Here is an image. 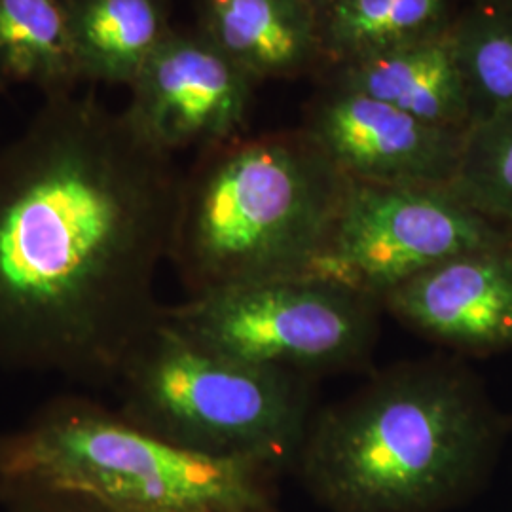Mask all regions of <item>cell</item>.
<instances>
[{
    "instance_id": "8",
    "label": "cell",
    "mask_w": 512,
    "mask_h": 512,
    "mask_svg": "<svg viewBox=\"0 0 512 512\" xmlns=\"http://www.w3.org/2000/svg\"><path fill=\"white\" fill-rule=\"evenodd\" d=\"M260 84L196 27H175L129 84V122L154 147H215L247 133Z\"/></svg>"
},
{
    "instance_id": "15",
    "label": "cell",
    "mask_w": 512,
    "mask_h": 512,
    "mask_svg": "<svg viewBox=\"0 0 512 512\" xmlns=\"http://www.w3.org/2000/svg\"><path fill=\"white\" fill-rule=\"evenodd\" d=\"M78 84L65 0H0V92L33 86L46 99Z\"/></svg>"
},
{
    "instance_id": "11",
    "label": "cell",
    "mask_w": 512,
    "mask_h": 512,
    "mask_svg": "<svg viewBox=\"0 0 512 512\" xmlns=\"http://www.w3.org/2000/svg\"><path fill=\"white\" fill-rule=\"evenodd\" d=\"M321 78L429 126L469 131L475 120L452 29L330 67Z\"/></svg>"
},
{
    "instance_id": "4",
    "label": "cell",
    "mask_w": 512,
    "mask_h": 512,
    "mask_svg": "<svg viewBox=\"0 0 512 512\" xmlns=\"http://www.w3.org/2000/svg\"><path fill=\"white\" fill-rule=\"evenodd\" d=\"M277 469L162 439L82 395L42 404L0 433L4 480L88 495L135 512H274Z\"/></svg>"
},
{
    "instance_id": "6",
    "label": "cell",
    "mask_w": 512,
    "mask_h": 512,
    "mask_svg": "<svg viewBox=\"0 0 512 512\" xmlns=\"http://www.w3.org/2000/svg\"><path fill=\"white\" fill-rule=\"evenodd\" d=\"M382 313L378 300L321 277L186 296L162 311L167 325L202 348L313 380L368 365Z\"/></svg>"
},
{
    "instance_id": "20",
    "label": "cell",
    "mask_w": 512,
    "mask_h": 512,
    "mask_svg": "<svg viewBox=\"0 0 512 512\" xmlns=\"http://www.w3.org/2000/svg\"><path fill=\"white\" fill-rule=\"evenodd\" d=\"M2 490H4V478H2V473H0V507H2Z\"/></svg>"
},
{
    "instance_id": "10",
    "label": "cell",
    "mask_w": 512,
    "mask_h": 512,
    "mask_svg": "<svg viewBox=\"0 0 512 512\" xmlns=\"http://www.w3.org/2000/svg\"><path fill=\"white\" fill-rule=\"evenodd\" d=\"M387 315L458 357L512 349V247L454 256L380 300Z\"/></svg>"
},
{
    "instance_id": "5",
    "label": "cell",
    "mask_w": 512,
    "mask_h": 512,
    "mask_svg": "<svg viewBox=\"0 0 512 512\" xmlns=\"http://www.w3.org/2000/svg\"><path fill=\"white\" fill-rule=\"evenodd\" d=\"M114 389L118 410L162 439L277 469L294 465L315 414L313 378L202 348L164 315L131 351Z\"/></svg>"
},
{
    "instance_id": "16",
    "label": "cell",
    "mask_w": 512,
    "mask_h": 512,
    "mask_svg": "<svg viewBox=\"0 0 512 512\" xmlns=\"http://www.w3.org/2000/svg\"><path fill=\"white\" fill-rule=\"evenodd\" d=\"M473 124L512 110V8L465 2L452 25Z\"/></svg>"
},
{
    "instance_id": "14",
    "label": "cell",
    "mask_w": 512,
    "mask_h": 512,
    "mask_svg": "<svg viewBox=\"0 0 512 512\" xmlns=\"http://www.w3.org/2000/svg\"><path fill=\"white\" fill-rule=\"evenodd\" d=\"M323 73L418 38L452 29L461 0H311Z\"/></svg>"
},
{
    "instance_id": "21",
    "label": "cell",
    "mask_w": 512,
    "mask_h": 512,
    "mask_svg": "<svg viewBox=\"0 0 512 512\" xmlns=\"http://www.w3.org/2000/svg\"><path fill=\"white\" fill-rule=\"evenodd\" d=\"M511 431H512V420H511Z\"/></svg>"
},
{
    "instance_id": "19",
    "label": "cell",
    "mask_w": 512,
    "mask_h": 512,
    "mask_svg": "<svg viewBox=\"0 0 512 512\" xmlns=\"http://www.w3.org/2000/svg\"><path fill=\"white\" fill-rule=\"evenodd\" d=\"M467 2H478V4H494V6H509V8H512V0H467Z\"/></svg>"
},
{
    "instance_id": "2",
    "label": "cell",
    "mask_w": 512,
    "mask_h": 512,
    "mask_svg": "<svg viewBox=\"0 0 512 512\" xmlns=\"http://www.w3.org/2000/svg\"><path fill=\"white\" fill-rule=\"evenodd\" d=\"M509 431L465 359L433 355L315 412L293 467L332 512H440L488 480Z\"/></svg>"
},
{
    "instance_id": "18",
    "label": "cell",
    "mask_w": 512,
    "mask_h": 512,
    "mask_svg": "<svg viewBox=\"0 0 512 512\" xmlns=\"http://www.w3.org/2000/svg\"><path fill=\"white\" fill-rule=\"evenodd\" d=\"M0 512H135L112 507L88 495L65 492L33 482L4 480Z\"/></svg>"
},
{
    "instance_id": "9",
    "label": "cell",
    "mask_w": 512,
    "mask_h": 512,
    "mask_svg": "<svg viewBox=\"0 0 512 512\" xmlns=\"http://www.w3.org/2000/svg\"><path fill=\"white\" fill-rule=\"evenodd\" d=\"M298 128L349 181L378 184H452L467 135L327 82Z\"/></svg>"
},
{
    "instance_id": "3",
    "label": "cell",
    "mask_w": 512,
    "mask_h": 512,
    "mask_svg": "<svg viewBox=\"0 0 512 512\" xmlns=\"http://www.w3.org/2000/svg\"><path fill=\"white\" fill-rule=\"evenodd\" d=\"M348 190L300 128L203 148L181 173L167 260L186 296L311 277Z\"/></svg>"
},
{
    "instance_id": "13",
    "label": "cell",
    "mask_w": 512,
    "mask_h": 512,
    "mask_svg": "<svg viewBox=\"0 0 512 512\" xmlns=\"http://www.w3.org/2000/svg\"><path fill=\"white\" fill-rule=\"evenodd\" d=\"M80 82L128 86L175 29L169 0H65Z\"/></svg>"
},
{
    "instance_id": "17",
    "label": "cell",
    "mask_w": 512,
    "mask_h": 512,
    "mask_svg": "<svg viewBox=\"0 0 512 512\" xmlns=\"http://www.w3.org/2000/svg\"><path fill=\"white\" fill-rule=\"evenodd\" d=\"M452 186L476 211L512 228V110L469 128Z\"/></svg>"
},
{
    "instance_id": "7",
    "label": "cell",
    "mask_w": 512,
    "mask_h": 512,
    "mask_svg": "<svg viewBox=\"0 0 512 512\" xmlns=\"http://www.w3.org/2000/svg\"><path fill=\"white\" fill-rule=\"evenodd\" d=\"M512 247V228L488 219L452 184L349 181L348 196L311 277L374 300L454 256Z\"/></svg>"
},
{
    "instance_id": "12",
    "label": "cell",
    "mask_w": 512,
    "mask_h": 512,
    "mask_svg": "<svg viewBox=\"0 0 512 512\" xmlns=\"http://www.w3.org/2000/svg\"><path fill=\"white\" fill-rule=\"evenodd\" d=\"M256 84L321 74L311 0H196V25Z\"/></svg>"
},
{
    "instance_id": "1",
    "label": "cell",
    "mask_w": 512,
    "mask_h": 512,
    "mask_svg": "<svg viewBox=\"0 0 512 512\" xmlns=\"http://www.w3.org/2000/svg\"><path fill=\"white\" fill-rule=\"evenodd\" d=\"M181 173L90 95L46 97L0 147V368L114 387L164 306Z\"/></svg>"
}]
</instances>
